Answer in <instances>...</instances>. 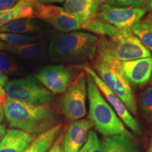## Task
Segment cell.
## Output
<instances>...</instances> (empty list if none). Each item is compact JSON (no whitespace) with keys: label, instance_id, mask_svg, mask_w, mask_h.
Here are the masks:
<instances>
[{"label":"cell","instance_id":"obj_1","mask_svg":"<svg viewBox=\"0 0 152 152\" xmlns=\"http://www.w3.org/2000/svg\"><path fill=\"white\" fill-rule=\"evenodd\" d=\"M3 108L9 126L35 136L61 123L57 111L49 105H29L8 100Z\"/></svg>","mask_w":152,"mask_h":152},{"label":"cell","instance_id":"obj_2","mask_svg":"<svg viewBox=\"0 0 152 152\" xmlns=\"http://www.w3.org/2000/svg\"><path fill=\"white\" fill-rule=\"evenodd\" d=\"M99 38L94 34L73 31L55 35L49 47V56L56 63H82L94 58Z\"/></svg>","mask_w":152,"mask_h":152},{"label":"cell","instance_id":"obj_3","mask_svg":"<svg viewBox=\"0 0 152 152\" xmlns=\"http://www.w3.org/2000/svg\"><path fill=\"white\" fill-rule=\"evenodd\" d=\"M86 75L89 101L88 119L92 121L96 130L105 137L122 135L132 139V134L101 94L92 77L87 73Z\"/></svg>","mask_w":152,"mask_h":152},{"label":"cell","instance_id":"obj_4","mask_svg":"<svg viewBox=\"0 0 152 152\" xmlns=\"http://www.w3.org/2000/svg\"><path fill=\"white\" fill-rule=\"evenodd\" d=\"M119 61L101 51L96 52L94 68L99 77L128 108L132 115H137V107L131 85L120 69Z\"/></svg>","mask_w":152,"mask_h":152},{"label":"cell","instance_id":"obj_5","mask_svg":"<svg viewBox=\"0 0 152 152\" xmlns=\"http://www.w3.org/2000/svg\"><path fill=\"white\" fill-rule=\"evenodd\" d=\"M98 45V51L110 55L119 61H127L147 58L151 53L130 30H125L118 37L106 39L102 37Z\"/></svg>","mask_w":152,"mask_h":152},{"label":"cell","instance_id":"obj_6","mask_svg":"<svg viewBox=\"0 0 152 152\" xmlns=\"http://www.w3.org/2000/svg\"><path fill=\"white\" fill-rule=\"evenodd\" d=\"M5 87L9 101L29 105H49L55 100L54 94L39 83L35 77L13 80Z\"/></svg>","mask_w":152,"mask_h":152},{"label":"cell","instance_id":"obj_7","mask_svg":"<svg viewBox=\"0 0 152 152\" xmlns=\"http://www.w3.org/2000/svg\"><path fill=\"white\" fill-rule=\"evenodd\" d=\"M87 96V75L83 71L58 99V109L68 121L81 119L86 115Z\"/></svg>","mask_w":152,"mask_h":152},{"label":"cell","instance_id":"obj_8","mask_svg":"<svg viewBox=\"0 0 152 152\" xmlns=\"http://www.w3.org/2000/svg\"><path fill=\"white\" fill-rule=\"evenodd\" d=\"M141 7H117L105 4L99 8L96 18L121 30H130L145 15Z\"/></svg>","mask_w":152,"mask_h":152},{"label":"cell","instance_id":"obj_9","mask_svg":"<svg viewBox=\"0 0 152 152\" xmlns=\"http://www.w3.org/2000/svg\"><path fill=\"white\" fill-rule=\"evenodd\" d=\"M80 68H81L83 71H84L85 73L92 77L96 85H97L98 88L99 89L100 92L103 93V95L105 96L108 103L111 106V107L116 113L118 116L121 120L123 124L127 128L130 129L133 132L140 135L142 133V130L137 121L134 119V118L129 111L128 108L126 107V106L121 101V99L109 90V87L104 84V82L99 77L96 71L88 64H83L80 66Z\"/></svg>","mask_w":152,"mask_h":152},{"label":"cell","instance_id":"obj_10","mask_svg":"<svg viewBox=\"0 0 152 152\" xmlns=\"http://www.w3.org/2000/svg\"><path fill=\"white\" fill-rule=\"evenodd\" d=\"M73 68L63 64L44 67L36 74L35 78L54 94H63L75 77Z\"/></svg>","mask_w":152,"mask_h":152},{"label":"cell","instance_id":"obj_11","mask_svg":"<svg viewBox=\"0 0 152 152\" xmlns=\"http://www.w3.org/2000/svg\"><path fill=\"white\" fill-rule=\"evenodd\" d=\"M120 69L123 75L134 87L147 85L152 75V56L140 59L120 61Z\"/></svg>","mask_w":152,"mask_h":152},{"label":"cell","instance_id":"obj_12","mask_svg":"<svg viewBox=\"0 0 152 152\" xmlns=\"http://www.w3.org/2000/svg\"><path fill=\"white\" fill-rule=\"evenodd\" d=\"M94 127L90 119L73 121L66 128L63 136L64 152H78L86 142L88 133Z\"/></svg>","mask_w":152,"mask_h":152},{"label":"cell","instance_id":"obj_13","mask_svg":"<svg viewBox=\"0 0 152 152\" xmlns=\"http://www.w3.org/2000/svg\"><path fill=\"white\" fill-rule=\"evenodd\" d=\"M39 0H19L11 8L0 10V27L13 20L36 17Z\"/></svg>","mask_w":152,"mask_h":152},{"label":"cell","instance_id":"obj_14","mask_svg":"<svg viewBox=\"0 0 152 152\" xmlns=\"http://www.w3.org/2000/svg\"><path fill=\"white\" fill-rule=\"evenodd\" d=\"M35 136L18 129H9L0 142V152H24Z\"/></svg>","mask_w":152,"mask_h":152},{"label":"cell","instance_id":"obj_15","mask_svg":"<svg viewBox=\"0 0 152 152\" xmlns=\"http://www.w3.org/2000/svg\"><path fill=\"white\" fill-rule=\"evenodd\" d=\"M64 9L73 16L89 20L96 18L99 4L95 0H65Z\"/></svg>","mask_w":152,"mask_h":152},{"label":"cell","instance_id":"obj_16","mask_svg":"<svg viewBox=\"0 0 152 152\" xmlns=\"http://www.w3.org/2000/svg\"><path fill=\"white\" fill-rule=\"evenodd\" d=\"M86 20L68 14L63 8L59 13L52 18L45 20V21L52 25L59 31L69 33V32L77 31V30L83 29Z\"/></svg>","mask_w":152,"mask_h":152},{"label":"cell","instance_id":"obj_17","mask_svg":"<svg viewBox=\"0 0 152 152\" xmlns=\"http://www.w3.org/2000/svg\"><path fill=\"white\" fill-rule=\"evenodd\" d=\"M62 128V123H59L50 130L39 134L24 152H49L60 136Z\"/></svg>","mask_w":152,"mask_h":152},{"label":"cell","instance_id":"obj_18","mask_svg":"<svg viewBox=\"0 0 152 152\" xmlns=\"http://www.w3.org/2000/svg\"><path fill=\"white\" fill-rule=\"evenodd\" d=\"M102 145L104 152H137L131 139L122 135L105 137Z\"/></svg>","mask_w":152,"mask_h":152},{"label":"cell","instance_id":"obj_19","mask_svg":"<svg viewBox=\"0 0 152 152\" xmlns=\"http://www.w3.org/2000/svg\"><path fill=\"white\" fill-rule=\"evenodd\" d=\"M83 29L94 33L96 35H102V37L113 38L121 35L125 30H121L103 21V20L94 18L89 19L85 22Z\"/></svg>","mask_w":152,"mask_h":152},{"label":"cell","instance_id":"obj_20","mask_svg":"<svg viewBox=\"0 0 152 152\" xmlns=\"http://www.w3.org/2000/svg\"><path fill=\"white\" fill-rule=\"evenodd\" d=\"M39 30V26L31 18H22L13 20L0 27V33L25 35L33 33Z\"/></svg>","mask_w":152,"mask_h":152},{"label":"cell","instance_id":"obj_21","mask_svg":"<svg viewBox=\"0 0 152 152\" xmlns=\"http://www.w3.org/2000/svg\"><path fill=\"white\" fill-rule=\"evenodd\" d=\"M4 49L25 58H35L42 53L43 47L39 43H30L20 45H11L4 43Z\"/></svg>","mask_w":152,"mask_h":152},{"label":"cell","instance_id":"obj_22","mask_svg":"<svg viewBox=\"0 0 152 152\" xmlns=\"http://www.w3.org/2000/svg\"><path fill=\"white\" fill-rule=\"evenodd\" d=\"M130 31L139 38L147 49L152 52V23L140 21L131 28Z\"/></svg>","mask_w":152,"mask_h":152},{"label":"cell","instance_id":"obj_23","mask_svg":"<svg viewBox=\"0 0 152 152\" xmlns=\"http://www.w3.org/2000/svg\"><path fill=\"white\" fill-rule=\"evenodd\" d=\"M38 39L37 37L20 34L0 33V40L11 45H20L33 43Z\"/></svg>","mask_w":152,"mask_h":152},{"label":"cell","instance_id":"obj_24","mask_svg":"<svg viewBox=\"0 0 152 152\" xmlns=\"http://www.w3.org/2000/svg\"><path fill=\"white\" fill-rule=\"evenodd\" d=\"M138 106L144 116L152 115V86L140 93L138 99Z\"/></svg>","mask_w":152,"mask_h":152},{"label":"cell","instance_id":"obj_25","mask_svg":"<svg viewBox=\"0 0 152 152\" xmlns=\"http://www.w3.org/2000/svg\"><path fill=\"white\" fill-rule=\"evenodd\" d=\"M78 152H104L102 142L94 130H90L86 142Z\"/></svg>","mask_w":152,"mask_h":152},{"label":"cell","instance_id":"obj_26","mask_svg":"<svg viewBox=\"0 0 152 152\" xmlns=\"http://www.w3.org/2000/svg\"><path fill=\"white\" fill-rule=\"evenodd\" d=\"M0 70L4 73L14 74L18 71V65L7 54L0 52Z\"/></svg>","mask_w":152,"mask_h":152},{"label":"cell","instance_id":"obj_27","mask_svg":"<svg viewBox=\"0 0 152 152\" xmlns=\"http://www.w3.org/2000/svg\"><path fill=\"white\" fill-rule=\"evenodd\" d=\"M147 0H109L107 4L117 7H139Z\"/></svg>","mask_w":152,"mask_h":152},{"label":"cell","instance_id":"obj_28","mask_svg":"<svg viewBox=\"0 0 152 152\" xmlns=\"http://www.w3.org/2000/svg\"><path fill=\"white\" fill-rule=\"evenodd\" d=\"M62 141H63V136L60 134L58 139L53 144L52 147L49 150V152H64L63 151V145H62Z\"/></svg>","mask_w":152,"mask_h":152},{"label":"cell","instance_id":"obj_29","mask_svg":"<svg viewBox=\"0 0 152 152\" xmlns=\"http://www.w3.org/2000/svg\"><path fill=\"white\" fill-rule=\"evenodd\" d=\"M19 0H0V10L7 9L16 5Z\"/></svg>","mask_w":152,"mask_h":152},{"label":"cell","instance_id":"obj_30","mask_svg":"<svg viewBox=\"0 0 152 152\" xmlns=\"http://www.w3.org/2000/svg\"><path fill=\"white\" fill-rule=\"evenodd\" d=\"M7 96L6 90L3 88L2 86L0 85V106H3L5 105V104L7 102Z\"/></svg>","mask_w":152,"mask_h":152},{"label":"cell","instance_id":"obj_31","mask_svg":"<svg viewBox=\"0 0 152 152\" xmlns=\"http://www.w3.org/2000/svg\"><path fill=\"white\" fill-rule=\"evenodd\" d=\"M9 83V77L8 76L4 73L2 71L0 70V85L1 86H6L7 83Z\"/></svg>","mask_w":152,"mask_h":152},{"label":"cell","instance_id":"obj_32","mask_svg":"<svg viewBox=\"0 0 152 152\" xmlns=\"http://www.w3.org/2000/svg\"><path fill=\"white\" fill-rule=\"evenodd\" d=\"M6 132H7V129H6V125L5 124H0V142L4 137Z\"/></svg>","mask_w":152,"mask_h":152},{"label":"cell","instance_id":"obj_33","mask_svg":"<svg viewBox=\"0 0 152 152\" xmlns=\"http://www.w3.org/2000/svg\"><path fill=\"white\" fill-rule=\"evenodd\" d=\"M4 118V111L3 106H0V123L3 122Z\"/></svg>","mask_w":152,"mask_h":152},{"label":"cell","instance_id":"obj_34","mask_svg":"<svg viewBox=\"0 0 152 152\" xmlns=\"http://www.w3.org/2000/svg\"><path fill=\"white\" fill-rule=\"evenodd\" d=\"M39 1H42V2H46V3H61L64 1L65 0H39Z\"/></svg>","mask_w":152,"mask_h":152},{"label":"cell","instance_id":"obj_35","mask_svg":"<svg viewBox=\"0 0 152 152\" xmlns=\"http://www.w3.org/2000/svg\"><path fill=\"white\" fill-rule=\"evenodd\" d=\"M147 152H152V136L151 137V139H150L149 147V149L147 150Z\"/></svg>","mask_w":152,"mask_h":152},{"label":"cell","instance_id":"obj_36","mask_svg":"<svg viewBox=\"0 0 152 152\" xmlns=\"http://www.w3.org/2000/svg\"><path fill=\"white\" fill-rule=\"evenodd\" d=\"M144 20H147L148 22L152 23V14H150L149 16H148L147 18L144 19Z\"/></svg>","mask_w":152,"mask_h":152},{"label":"cell","instance_id":"obj_37","mask_svg":"<svg viewBox=\"0 0 152 152\" xmlns=\"http://www.w3.org/2000/svg\"><path fill=\"white\" fill-rule=\"evenodd\" d=\"M147 4H148V7H149V9L152 12V0H147Z\"/></svg>","mask_w":152,"mask_h":152},{"label":"cell","instance_id":"obj_38","mask_svg":"<svg viewBox=\"0 0 152 152\" xmlns=\"http://www.w3.org/2000/svg\"><path fill=\"white\" fill-rule=\"evenodd\" d=\"M4 43L3 42H1L0 40V50H1V49H4Z\"/></svg>","mask_w":152,"mask_h":152},{"label":"cell","instance_id":"obj_39","mask_svg":"<svg viewBox=\"0 0 152 152\" xmlns=\"http://www.w3.org/2000/svg\"><path fill=\"white\" fill-rule=\"evenodd\" d=\"M95 1H98V2H101V1H109V0H95Z\"/></svg>","mask_w":152,"mask_h":152},{"label":"cell","instance_id":"obj_40","mask_svg":"<svg viewBox=\"0 0 152 152\" xmlns=\"http://www.w3.org/2000/svg\"><path fill=\"white\" fill-rule=\"evenodd\" d=\"M150 81H151V83H152V75H151V80H150Z\"/></svg>","mask_w":152,"mask_h":152},{"label":"cell","instance_id":"obj_41","mask_svg":"<svg viewBox=\"0 0 152 152\" xmlns=\"http://www.w3.org/2000/svg\"><path fill=\"white\" fill-rule=\"evenodd\" d=\"M151 124H152V115L151 116Z\"/></svg>","mask_w":152,"mask_h":152}]
</instances>
